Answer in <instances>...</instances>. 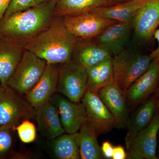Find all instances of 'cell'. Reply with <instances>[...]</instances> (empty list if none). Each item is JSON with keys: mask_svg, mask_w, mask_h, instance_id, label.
<instances>
[{"mask_svg": "<svg viewBox=\"0 0 159 159\" xmlns=\"http://www.w3.org/2000/svg\"><path fill=\"white\" fill-rule=\"evenodd\" d=\"M153 54L125 49L112 57L114 80L120 89L126 92L129 86L148 70Z\"/></svg>", "mask_w": 159, "mask_h": 159, "instance_id": "3", "label": "cell"}, {"mask_svg": "<svg viewBox=\"0 0 159 159\" xmlns=\"http://www.w3.org/2000/svg\"><path fill=\"white\" fill-rule=\"evenodd\" d=\"M101 148L104 157L107 159H112L114 146H113L110 142L108 141L103 142Z\"/></svg>", "mask_w": 159, "mask_h": 159, "instance_id": "28", "label": "cell"}, {"mask_svg": "<svg viewBox=\"0 0 159 159\" xmlns=\"http://www.w3.org/2000/svg\"><path fill=\"white\" fill-rule=\"evenodd\" d=\"M133 27L137 37L148 41L159 26V0H148L136 12Z\"/></svg>", "mask_w": 159, "mask_h": 159, "instance_id": "14", "label": "cell"}, {"mask_svg": "<svg viewBox=\"0 0 159 159\" xmlns=\"http://www.w3.org/2000/svg\"><path fill=\"white\" fill-rule=\"evenodd\" d=\"M119 3L118 0H58L54 8L53 16L64 17L80 14Z\"/></svg>", "mask_w": 159, "mask_h": 159, "instance_id": "21", "label": "cell"}, {"mask_svg": "<svg viewBox=\"0 0 159 159\" xmlns=\"http://www.w3.org/2000/svg\"><path fill=\"white\" fill-rule=\"evenodd\" d=\"M132 27V22H116L106 28L93 39L113 57L126 49Z\"/></svg>", "mask_w": 159, "mask_h": 159, "instance_id": "12", "label": "cell"}, {"mask_svg": "<svg viewBox=\"0 0 159 159\" xmlns=\"http://www.w3.org/2000/svg\"><path fill=\"white\" fill-rule=\"evenodd\" d=\"M159 130V111L150 123L139 132L127 148L129 159H158L156 156L157 136Z\"/></svg>", "mask_w": 159, "mask_h": 159, "instance_id": "9", "label": "cell"}, {"mask_svg": "<svg viewBox=\"0 0 159 159\" xmlns=\"http://www.w3.org/2000/svg\"><path fill=\"white\" fill-rule=\"evenodd\" d=\"M78 132L80 159L103 158L101 147L97 142L98 134L87 120L83 123Z\"/></svg>", "mask_w": 159, "mask_h": 159, "instance_id": "23", "label": "cell"}, {"mask_svg": "<svg viewBox=\"0 0 159 159\" xmlns=\"http://www.w3.org/2000/svg\"><path fill=\"white\" fill-rule=\"evenodd\" d=\"M85 108L87 119L99 136L110 131L115 126L113 117L98 95L86 90L81 99Z\"/></svg>", "mask_w": 159, "mask_h": 159, "instance_id": "10", "label": "cell"}, {"mask_svg": "<svg viewBox=\"0 0 159 159\" xmlns=\"http://www.w3.org/2000/svg\"><path fill=\"white\" fill-rule=\"evenodd\" d=\"M153 36L155 39L157 41L158 43V46L155 50L152 51V53L153 54L155 58L157 57H159V29H157L156 31L154 33Z\"/></svg>", "mask_w": 159, "mask_h": 159, "instance_id": "31", "label": "cell"}, {"mask_svg": "<svg viewBox=\"0 0 159 159\" xmlns=\"http://www.w3.org/2000/svg\"><path fill=\"white\" fill-rule=\"evenodd\" d=\"M157 108L159 109V98H157Z\"/></svg>", "mask_w": 159, "mask_h": 159, "instance_id": "35", "label": "cell"}, {"mask_svg": "<svg viewBox=\"0 0 159 159\" xmlns=\"http://www.w3.org/2000/svg\"><path fill=\"white\" fill-rule=\"evenodd\" d=\"M79 38L67 29L63 17H53L45 29L30 40L25 49L47 64H61L72 60Z\"/></svg>", "mask_w": 159, "mask_h": 159, "instance_id": "1", "label": "cell"}, {"mask_svg": "<svg viewBox=\"0 0 159 159\" xmlns=\"http://www.w3.org/2000/svg\"><path fill=\"white\" fill-rule=\"evenodd\" d=\"M148 0L122 2L112 6L100 7L91 12L107 19L122 22H132L137 11Z\"/></svg>", "mask_w": 159, "mask_h": 159, "instance_id": "20", "label": "cell"}, {"mask_svg": "<svg viewBox=\"0 0 159 159\" xmlns=\"http://www.w3.org/2000/svg\"><path fill=\"white\" fill-rule=\"evenodd\" d=\"M47 63L25 49L22 57L7 86L20 95H25L37 83Z\"/></svg>", "mask_w": 159, "mask_h": 159, "instance_id": "4", "label": "cell"}, {"mask_svg": "<svg viewBox=\"0 0 159 159\" xmlns=\"http://www.w3.org/2000/svg\"><path fill=\"white\" fill-rule=\"evenodd\" d=\"M36 6L37 5L34 0H11L4 17L25 11Z\"/></svg>", "mask_w": 159, "mask_h": 159, "instance_id": "27", "label": "cell"}, {"mask_svg": "<svg viewBox=\"0 0 159 159\" xmlns=\"http://www.w3.org/2000/svg\"><path fill=\"white\" fill-rule=\"evenodd\" d=\"M23 95L7 86L0 87V125L15 126L34 117V108Z\"/></svg>", "mask_w": 159, "mask_h": 159, "instance_id": "5", "label": "cell"}, {"mask_svg": "<svg viewBox=\"0 0 159 159\" xmlns=\"http://www.w3.org/2000/svg\"><path fill=\"white\" fill-rule=\"evenodd\" d=\"M34 118L40 133L48 140H54L66 133L58 111L50 100L34 108Z\"/></svg>", "mask_w": 159, "mask_h": 159, "instance_id": "16", "label": "cell"}, {"mask_svg": "<svg viewBox=\"0 0 159 159\" xmlns=\"http://www.w3.org/2000/svg\"><path fill=\"white\" fill-rule=\"evenodd\" d=\"M159 86V57L152 61L145 73L129 86L125 92L129 110L140 105Z\"/></svg>", "mask_w": 159, "mask_h": 159, "instance_id": "7", "label": "cell"}, {"mask_svg": "<svg viewBox=\"0 0 159 159\" xmlns=\"http://www.w3.org/2000/svg\"><path fill=\"white\" fill-rule=\"evenodd\" d=\"M57 1H58V0H57Z\"/></svg>", "mask_w": 159, "mask_h": 159, "instance_id": "36", "label": "cell"}, {"mask_svg": "<svg viewBox=\"0 0 159 159\" xmlns=\"http://www.w3.org/2000/svg\"><path fill=\"white\" fill-rule=\"evenodd\" d=\"M14 126L11 125H0V158L6 156L13 144L12 131Z\"/></svg>", "mask_w": 159, "mask_h": 159, "instance_id": "26", "label": "cell"}, {"mask_svg": "<svg viewBox=\"0 0 159 159\" xmlns=\"http://www.w3.org/2000/svg\"><path fill=\"white\" fill-rule=\"evenodd\" d=\"M108 52L97 43L93 39H80L72 54V60L87 70L92 67L109 57Z\"/></svg>", "mask_w": 159, "mask_h": 159, "instance_id": "17", "label": "cell"}, {"mask_svg": "<svg viewBox=\"0 0 159 159\" xmlns=\"http://www.w3.org/2000/svg\"><path fill=\"white\" fill-rule=\"evenodd\" d=\"M57 91L74 102H80L87 90V70L76 61L61 64L58 66Z\"/></svg>", "mask_w": 159, "mask_h": 159, "instance_id": "6", "label": "cell"}, {"mask_svg": "<svg viewBox=\"0 0 159 159\" xmlns=\"http://www.w3.org/2000/svg\"><path fill=\"white\" fill-rule=\"evenodd\" d=\"M63 18L67 29L81 39H93L106 28L118 22L100 17L91 11L66 16Z\"/></svg>", "mask_w": 159, "mask_h": 159, "instance_id": "8", "label": "cell"}, {"mask_svg": "<svg viewBox=\"0 0 159 159\" xmlns=\"http://www.w3.org/2000/svg\"><path fill=\"white\" fill-rule=\"evenodd\" d=\"M57 1L49 0L25 11L3 18L0 20V36L25 48L51 22Z\"/></svg>", "mask_w": 159, "mask_h": 159, "instance_id": "2", "label": "cell"}, {"mask_svg": "<svg viewBox=\"0 0 159 159\" xmlns=\"http://www.w3.org/2000/svg\"><path fill=\"white\" fill-rule=\"evenodd\" d=\"M3 39L0 42V83L1 87H6L22 57L25 49Z\"/></svg>", "mask_w": 159, "mask_h": 159, "instance_id": "18", "label": "cell"}, {"mask_svg": "<svg viewBox=\"0 0 159 159\" xmlns=\"http://www.w3.org/2000/svg\"><path fill=\"white\" fill-rule=\"evenodd\" d=\"M98 94L112 115L115 126L119 129L127 128L129 110L125 92L114 82L100 90Z\"/></svg>", "mask_w": 159, "mask_h": 159, "instance_id": "13", "label": "cell"}, {"mask_svg": "<svg viewBox=\"0 0 159 159\" xmlns=\"http://www.w3.org/2000/svg\"><path fill=\"white\" fill-rule=\"evenodd\" d=\"M34 1L36 3V5H38L48 2L49 0H34Z\"/></svg>", "mask_w": 159, "mask_h": 159, "instance_id": "32", "label": "cell"}, {"mask_svg": "<svg viewBox=\"0 0 159 159\" xmlns=\"http://www.w3.org/2000/svg\"><path fill=\"white\" fill-rule=\"evenodd\" d=\"M79 132L63 134L53 140V153L58 159H80Z\"/></svg>", "mask_w": 159, "mask_h": 159, "instance_id": "24", "label": "cell"}, {"mask_svg": "<svg viewBox=\"0 0 159 159\" xmlns=\"http://www.w3.org/2000/svg\"><path fill=\"white\" fill-rule=\"evenodd\" d=\"M129 116L128 132L125 138L126 149L130 145L139 132L145 128L151 122L156 112L157 98L153 97L145 100Z\"/></svg>", "mask_w": 159, "mask_h": 159, "instance_id": "19", "label": "cell"}, {"mask_svg": "<svg viewBox=\"0 0 159 159\" xmlns=\"http://www.w3.org/2000/svg\"><path fill=\"white\" fill-rule=\"evenodd\" d=\"M153 96L156 98H159V86L154 93Z\"/></svg>", "mask_w": 159, "mask_h": 159, "instance_id": "33", "label": "cell"}, {"mask_svg": "<svg viewBox=\"0 0 159 159\" xmlns=\"http://www.w3.org/2000/svg\"><path fill=\"white\" fill-rule=\"evenodd\" d=\"M50 101L57 108L63 127L67 134L79 132L87 119L85 107L81 102H74L60 94H54Z\"/></svg>", "mask_w": 159, "mask_h": 159, "instance_id": "11", "label": "cell"}, {"mask_svg": "<svg viewBox=\"0 0 159 159\" xmlns=\"http://www.w3.org/2000/svg\"><path fill=\"white\" fill-rule=\"evenodd\" d=\"M119 2H130V1H138V0H118Z\"/></svg>", "mask_w": 159, "mask_h": 159, "instance_id": "34", "label": "cell"}, {"mask_svg": "<svg viewBox=\"0 0 159 159\" xmlns=\"http://www.w3.org/2000/svg\"><path fill=\"white\" fill-rule=\"evenodd\" d=\"M112 57L88 70L87 90L98 93L102 89L115 82Z\"/></svg>", "mask_w": 159, "mask_h": 159, "instance_id": "22", "label": "cell"}, {"mask_svg": "<svg viewBox=\"0 0 159 159\" xmlns=\"http://www.w3.org/2000/svg\"><path fill=\"white\" fill-rule=\"evenodd\" d=\"M58 71L57 64H47L43 74L38 82L25 95L26 100L34 108L49 101L56 93Z\"/></svg>", "mask_w": 159, "mask_h": 159, "instance_id": "15", "label": "cell"}, {"mask_svg": "<svg viewBox=\"0 0 159 159\" xmlns=\"http://www.w3.org/2000/svg\"><path fill=\"white\" fill-rule=\"evenodd\" d=\"M127 157V153L124 147L122 145H117L114 147L113 155L112 159H125Z\"/></svg>", "mask_w": 159, "mask_h": 159, "instance_id": "29", "label": "cell"}, {"mask_svg": "<svg viewBox=\"0 0 159 159\" xmlns=\"http://www.w3.org/2000/svg\"><path fill=\"white\" fill-rule=\"evenodd\" d=\"M22 142L29 144L34 142L36 139V129L34 123L30 120L23 121L19 125L14 127Z\"/></svg>", "mask_w": 159, "mask_h": 159, "instance_id": "25", "label": "cell"}, {"mask_svg": "<svg viewBox=\"0 0 159 159\" xmlns=\"http://www.w3.org/2000/svg\"><path fill=\"white\" fill-rule=\"evenodd\" d=\"M11 0H0V20L4 17Z\"/></svg>", "mask_w": 159, "mask_h": 159, "instance_id": "30", "label": "cell"}]
</instances>
